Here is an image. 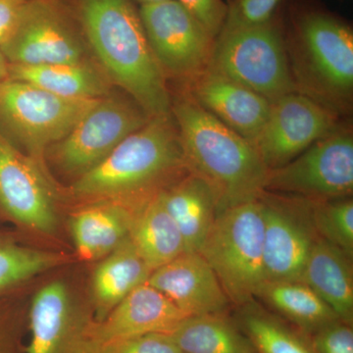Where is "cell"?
<instances>
[{"mask_svg":"<svg viewBox=\"0 0 353 353\" xmlns=\"http://www.w3.org/2000/svg\"><path fill=\"white\" fill-rule=\"evenodd\" d=\"M160 192L134 212L129 234L152 271L185 252L182 234L165 208Z\"/></svg>","mask_w":353,"mask_h":353,"instance_id":"obj_24","label":"cell"},{"mask_svg":"<svg viewBox=\"0 0 353 353\" xmlns=\"http://www.w3.org/2000/svg\"><path fill=\"white\" fill-rule=\"evenodd\" d=\"M350 261L352 257L319 236L304 266L301 282L314 290L341 321L352 325L353 274Z\"/></svg>","mask_w":353,"mask_h":353,"instance_id":"obj_20","label":"cell"},{"mask_svg":"<svg viewBox=\"0 0 353 353\" xmlns=\"http://www.w3.org/2000/svg\"><path fill=\"white\" fill-rule=\"evenodd\" d=\"M341 126V117L299 92L271 103L252 145L268 170L284 166Z\"/></svg>","mask_w":353,"mask_h":353,"instance_id":"obj_13","label":"cell"},{"mask_svg":"<svg viewBox=\"0 0 353 353\" xmlns=\"http://www.w3.org/2000/svg\"><path fill=\"white\" fill-rule=\"evenodd\" d=\"M283 1L284 0H229L222 31L263 24L278 12Z\"/></svg>","mask_w":353,"mask_h":353,"instance_id":"obj_30","label":"cell"},{"mask_svg":"<svg viewBox=\"0 0 353 353\" xmlns=\"http://www.w3.org/2000/svg\"><path fill=\"white\" fill-rule=\"evenodd\" d=\"M311 214L318 236L352 257L353 201L352 197L328 201H311Z\"/></svg>","mask_w":353,"mask_h":353,"instance_id":"obj_29","label":"cell"},{"mask_svg":"<svg viewBox=\"0 0 353 353\" xmlns=\"http://www.w3.org/2000/svg\"><path fill=\"white\" fill-rule=\"evenodd\" d=\"M67 4L109 81L152 117L170 115L168 82L132 0H69Z\"/></svg>","mask_w":353,"mask_h":353,"instance_id":"obj_1","label":"cell"},{"mask_svg":"<svg viewBox=\"0 0 353 353\" xmlns=\"http://www.w3.org/2000/svg\"><path fill=\"white\" fill-rule=\"evenodd\" d=\"M139 2L141 6H145V4L157 3V2L164 1V0H134Z\"/></svg>","mask_w":353,"mask_h":353,"instance_id":"obj_37","label":"cell"},{"mask_svg":"<svg viewBox=\"0 0 353 353\" xmlns=\"http://www.w3.org/2000/svg\"><path fill=\"white\" fill-rule=\"evenodd\" d=\"M9 72H10V63L0 50V83L8 80Z\"/></svg>","mask_w":353,"mask_h":353,"instance_id":"obj_36","label":"cell"},{"mask_svg":"<svg viewBox=\"0 0 353 353\" xmlns=\"http://www.w3.org/2000/svg\"><path fill=\"white\" fill-rule=\"evenodd\" d=\"M239 327L246 334L256 353H316L303 334L290 328L266 311L245 305Z\"/></svg>","mask_w":353,"mask_h":353,"instance_id":"obj_27","label":"cell"},{"mask_svg":"<svg viewBox=\"0 0 353 353\" xmlns=\"http://www.w3.org/2000/svg\"><path fill=\"white\" fill-rule=\"evenodd\" d=\"M263 243V206L259 197L216 216L199 253L214 271L231 303H252L266 283Z\"/></svg>","mask_w":353,"mask_h":353,"instance_id":"obj_5","label":"cell"},{"mask_svg":"<svg viewBox=\"0 0 353 353\" xmlns=\"http://www.w3.org/2000/svg\"><path fill=\"white\" fill-rule=\"evenodd\" d=\"M152 273V269L128 236L95 269L92 292L97 321L103 319L132 290L148 282Z\"/></svg>","mask_w":353,"mask_h":353,"instance_id":"obj_22","label":"cell"},{"mask_svg":"<svg viewBox=\"0 0 353 353\" xmlns=\"http://www.w3.org/2000/svg\"><path fill=\"white\" fill-rule=\"evenodd\" d=\"M90 323L74 311L66 285L50 283L32 299L25 353H80Z\"/></svg>","mask_w":353,"mask_h":353,"instance_id":"obj_18","label":"cell"},{"mask_svg":"<svg viewBox=\"0 0 353 353\" xmlns=\"http://www.w3.org/2000/svg\"><path fill=\"white\" fill-rule=\"evenodd\" d=\"M264 271L266 283L301 281L304 266L319 238L311 201L264 192Z\"/></svg>","mask_w":353,"mask_h":353,"instance_id":"obj_12","label":"cell"},{"mask_svg":"<svg viewBox=\"0 0 353 353\" xmlns=\"http://www.w3.org/2000/svg\"><path fill=\"white\" fill-rule=\"evenodd\" d=\"M189 172L171 113L150 118L101 163L79 176L72 190L83 199H132L139 209Z\"/></svg>","mask_w":353,"mask_h":353,"instance_id":"obj_4","label":"cell"},{"mask_svg":"<svg viewBox=\"0 0 353 353\" xmlns=\"http://www.w3.org/2000/svg\"><path fill=\"white\" fill-rule=\"evenodd\" d=\"M99 99H67L8 79L0 83V123L41 164L46 150L65 138Z\"/></svg>","mask_w":353,"mask_h":353,"instance_id":"obj_7","label":"cell"},{"mask_svg":"<svg viewBox=\"0 0 353 353\" xmlns=\"http://www.w3.org/2000/svg\"><path fill=\"white\" fill-rule=\"evenodd\" d=\"M169 334L183 353H256L226 314L190 316Z\"/></svg>","mask_w":353,"mask_h":353,"instance_id":"obj_26","label":"cell"},{"mask_svg":"<svg viewBox=\"0 0 353 353\" xmlns=\"http://www.w3.org/2000/svg\"><path fill=\"white\" fill-rule=\"evenodd\" d=\"M265 192L312 201L347 199L353 192V137L341 126L284 166L268 170Z\"/></svg>","mask_w":353,"mask_h":353,"instance_id":"obj_9","label":"cell"},{"mask_svg":"<svg viewBox=\"0 0 353 353\" xmlns=\"http://www.w3.org/2000/svg\"><path fill=\"white\" fill-rule=\"evenodd\" d=\"M285 48L296 92L338 115L353 101L352 26L321 6L299 1L284 20Z\"/></svg>","mask_w":353,"mask_h":353,"instance_id":"obj_2","label":"cell"},{"mask_svg":"<svg viewBox=\"0 0 353 353\" xmlns=\"http://www.w3.org/2000/svg\"><path fill=\"white\" fill-rule=\"evenodd\" d=\"M201 23L214 38L222 31L227 16L223 0H176Z\"/></svg>","mask_w":353,"mask_h":353,"instance_id":"obj_33","label":"cell"},{"mask_svg":"<svg viewBox=\"0 0 353 353\" xmlns=\"http://www.w3.org/2000/svg\"><path fill=\"white\" fill-rule=\"evenodd\" d=\"M160 194L182 234L185 252H199L218 215L214 192L203 179L190 171Z\"/></svg>","mask_w":353,"mask_h":353,"instance_id":"obj_19","label":"cell"},{"mask_svg":"<svg viewBox=\"0 0 353 353\" xmlns=\"http://www.w3.org/2000/svg\"><path fill=\"white\" fill-rule=\"evenodd\" d=\"M182 88L183 92L250 143L270 112L268 99L210 69Z\"/></svg>","mask_w":353,"mask_h":353,"instance_id":"obj_17","label":"cell"},{"mask_svg":"<svg viewBox=\"0 0 353 353\" xmlns=\"http://www.w3.org/2000/svg\"><path fill=\"white\" fill-rule=\"evenodd\" d=\"M32 0H0V48L8 41Z\"/></svg>","mask_w":353,"mask_h":353,"instance_id":"obj_34","label":"cell"},{"mask_svg":"<svg viewBox=\"0 0 353 353\" xmlns=\"http://www.w3.org/2000/svg\"><path fill=\"white\" fill-rule=\"evenodd\" d=\"M256 297L281 313L307 336L341 320L314 290L301 281L265 283Z\"/></svg>","mask_w":353,"mask_h":353,"instance_id":"obj_25","label":"cell"},{"mask_svg":"<svg viewBox=\"0 0 353 353\" xmlns=\"http://www.w3.org/2000/svg\"><path fill=\"white\" fill-rule=\"evenodd\" d=\"M0 50L13 65L92 61L82 29L64 0H32Z\"/></svg>","mask_w":353,"mask_h":353,"instance_id":"obj_10","label":"cell"},{"mask_svg":"<svg viewBox=\"0 0 353 353\" xmlns=\"http://www.w3.org/2000/svg\"><path fill=\"white\" fill-rule=\"evenodd\" d=\"M148 284L187 316L227 314L231 301L199 252H183L150 274Z\"/></svg>","mask_w":353,"mask_h":353,"instance_id":"obj_16","label":"cell"},{"mask_svg":"<svg viewBox=\"0 0 353 353\" xmlns=\"http://www.w3.org/2000/svg\"><path fill=\"white\" fill-rule=\"evenodd\" d=\"M352 325L336 321L316 332L310 343L316 353H353Z\"/></svg>","mask_w":353,"mask_h":353,"instance_id":"obj_32","label":"cell"},{"mask_svg":"<svg viewBox=\"0 0 353 353\" xmlns=\"http://www.w3.org/2000/svg\"><path fill=\"white\" fill-rule=\"evenodd\" d=\"M92 353H183L169 334L154 333L116 341Z\"/></svg>","mask_w":353,"mask_h":353,"instance_id":"obj_31","label":"cell"},{"mask_svg":"<svg viewBox=\"0 0 353 353\" xmlns=\"http://www.w3.org/2000/svg\"><path fill=\"white\" fill-rule=\"evenodd\" d=\"M150 118L129 95L111 92L99 99L73 130L51 145L46 154L60 171L79 178L101 163Z\"/></svg>","mask_w":353,"mask_h":353,"instance_id":"obj_8","label":"cell"},{"mask_svg":"<svg viewBox=\"0 0 353 353\" xmlns=\"http://www.w3.org/2000/svg\"><path fill=\"white\" fill-rule=\"evenodd\" d=\"M9 79L74 99H101L111 94L112 85L101 67L92 61L38 66L10 64Z\"/></svg>","mask_w":353,"mask_h":353,"instance_id":"obj_21","label":"cell"},{"mask_svg":"<svg viewBox=\"0 0 353 353\" xmlns=\"http://www.w3.org/2000/svg\"><path fill=\"white\" fill-rule=\"evenodd\" d=\"M146 38L167 81L183 85L205 72L214 37L176 0H164L139 8Z\"/></svg>","mask_w":353,"mask_h":353,"instance_id":"obj_11","label":"cell"},{"mask_svg":"<svg viewBox=\"0 0 353 353\" xmlns=\"http://www.w3.org/2000/svg\"><path fill=\"white\" fill-rule=\"evenodd\" d=\"M208 69L274 102L296 92L279 11L261 25L221 31Z\"/></svg>","mask_w":353,"mask_h":353,"instance_id":"obj_6","label":"cell"},{"mask_svg":"<svg viewBox=\"0 0 353 353\" xmlns=\"http://www.w3.org/2000/svg\"><path fill=\"white\" fill-rule=\"evenodd\" d=\"M0 210L27 229L50 234L57 228L52 190L41 165L0 131Z\"/></svg>","mask_w":353,"mask_h":353,"instance_id":"obj_14","label":"cell"},{"mask_svg":"<svg viewBox=\"0 0 353 353\" xmlns=\"http://www.w3.org/2000/svg\"><path fill=\"white\" fill-rule=\"evenodd\" d=\"M0 353H19L15 320L2 305H0Z\"/></svg>","mask_w":353,"mask_h":353,"instance_id":"obj_35","label":"cell"},{"mask_svg":"<svg viewBox=\"0 0 353 353\" xmlns=\"http://www.w3.org/2000/svg\"><path fill=\"white\" fill-rule=\"evenodd\" d=\"M187 317L146 282L128 294L101 321L88 324L80 353H92L113 341L143 334H170Z\"/></svg>","mask_w":353,"mask_h":353,"instance_id":"obj_15","label":"cell"},{"mask_svg":"<svg viewBox=\"0 0 353 353\" xmlns=\"http://www.w3.org/2000/svg\"><path fill=\"white\" fill-rule=\"evenodd\" d=\"M171 111L189 170L210 185L218 213L263 194L268 169L252 143L185 92L172 97Z\"/></svg>","mask_w":353,"mask_h":353,"instance_id":"obj_3","label":"cell"},{"mask_svg":"<svg viewBox=\"0 0 353 353\" xmlns=\"http://www.w3.org/2000/svg\"><path fill=\"white\" fill-rule=\"evenodd\" d=\"M64 261L57 253L25 248L0 234V294Z\"/></svg>","mask_w":353,"mask_h":353,"instance_id":"obj_28","label":"cell"},{"mask_svg":"<svg viewBox=\"0 0 353 353\" xmlns=\"http://www.w3.org/2000/svg\"><path fill=\"white\" fill-rule=\"evenodd\" d=\"M134 212L121 204L90 206L74 214L71 231L81 259L105 257L129 236Z\"/></svg>","mask_w":353,"mask_h":353,"instance_id":"obj_23","label":"cell"}]
</instances>
